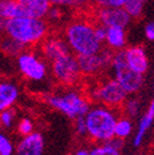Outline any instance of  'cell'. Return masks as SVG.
<instances>
[{
    "instance_id": "cell-1",
    "label": "cell",
    "mask_w": 154,
    "mask_h": 155,
    "mask_svg": "<svg viewBox=\"0 0 154 155\" xmlns=\"http://www.w3.org/2000/svg\"><path fill=\"white\" fill-rule=\"evenodd\" d=\"M2 30L5 36L28 47L41 45L48 36L49 27L45 18L22 15L15 18H2Z\"/></svg>"
},
{
    "instance_id": "cell-2",
    "label": "cell",
    "mask_w": 154,
    "mask_h": 155,
    "mask_svg": "<svg viewBox=\"0 0 154 155\" xmlns=\"http://www.w3.org/2000/svg\"><path fill=\"white\" fill-rule=\"evenodd\" d=\"M64 38L76 57L94 54L102 49V42L95 32V24L85 18H76L69 22L64 28Z\"/></svg>"
},
{
    "instance_id": "cell-3",
    "label": "cell",
    "mask_w": 154,
    "mask_h": 155,
    "mask_svg": "<svg viewBox=\"0 0 154 155\" xmlns=\"http://www.w3.org/2000/svg\"><path fill=\"white\" fill-rule=\"evenodd\" d=\"M121 111L105 105L95 104L85 114L88 138L92 143H105L115 137V128Z\"/></svg>"
},
{
    "instance_id": "cell-4",
    "label": "cell",
    "mask_w": 154,
    "mask_h": 155,
    "mask_svg": "<svg viewBox=\"0 0 154 155\" xmlns=\"http://www.w3.org/2000/svg\"><path fill=\"white\" fill-rule=\"evenodd\" d=\"M46 101L52 108L59 111L70 120L84 117L91 108V101L86 92L73 89V86L49 94Z\"/></svg>"
},
{
    "instance_id": "cell-5",
    "label": "cell",
    "mask_w": 154,
    "mask_h": 155,
    "mask_svg": "<svg viewBox=\"0 0 154 155\" xmlns=\"http://www.w3.org/2000/svg\"><path fill=\"white\" fill-rule=\"evenodd\" d=\"M85 92L91 104H100L117 110L121 108L128 96L115 78L102 79L95 83L94 85L89 86Z\"/></svg>"
},
{
    "instance_id": "cell-6",
    "label": "cell",
    "mask_w": 154,
    "mask_h": 155,
    "mask_svg": "<svg viewBox=\"0 0 154 155\" xmlns=\"http://www.w3.org/2000/svg\"><path fill=\"white\" fill-rule=\"evenodd\" d=\"M110 69L112 71L113 78L120 83V85L123 87V90L128 95H136L142 89L144 84L143 74L132 70L127 65L123 49L113 53Z\"/></svg>"
},
{
    "instance_id": "cell-7",
    "label": "cell",
    "mask_w": 154,
    "mask_h": 155,
    "mask_svg": "<svg viewBox=\"0 0 154 155\" xmlns=\"http://www.w3.org/2000/svg\"><path fill=\"white\" fill-rule=\"evenodd\" d=\"M51 73L54 80L64 87H70L79 84L84 76L79 65L78 57L74 53H68L51 63Z\"/></svg>"
},
{
    "instance_id": "cell-8",
    "label": "cell",
    "mask_w": 154,
    "mask_h": 155,
    "mask_svg": "<svg viewBox=\"0 0 154 155\" xmlns=\"http://www.w3.org/2000/svg\"><path fill=\"white\" fill-rule=\"evenodd\" d=\"M16 67L25 79L32 83L43 81L48 74L45 58L31 51H24L16 57Z\"/></svg>"
},
{
    "instance_id": "cell-9",
    "label": "cell",
    "mask_w": 154,
    "mask_h": 155,
    "mask_svg": "<svg viewBox=\"0 0 154 155\" xmlns=\"http://www.w3.org/2000/svg\"><path fill=\"white\" fill-rule=\"evenodd\" d=\"M115 51L110 48H102L100 52L88 54V55H80L78 57L79 65L82 69V73L84 76H95L104 73L106 69L111 68L112 58H113Z\"/></svg>"
},
{
    "instance_id": "cell-10",
    "label": "cell",
    "mask_w": 154,
    "mask_h": 155,
    "mask_svg": "<svg viewBox=\"0 0 154 155\" xmlns=\"http://www.w3.org/2000/svg\"><path fill=\"white\" fill-rule=\"evenodd\" d=\"M41 55L48 62H54L58 58L70 53V48L64 37L61 36H47L40 45Z\"/></svg>"
},
{
    "instance_id": "cell-11",
    "label": "cell",
    "mask_w": 154,
    "mask_h": 155,
    "mask_svg": "<svg viewBox=\"0 0 154 155\" xmlns=\"http://www.w3.org/2000/svg\"><path fill=\"white\" fill-rule=\"evenodd\" d=\"M132 17L123 8H99L96 21L106 27H127Z\"/></svg>"
},
{
    "instance_id": "cell-12",
    "label": "cell",
    "mask_w": 154,
    "mask_h": 155,
    "mask_svg": "<svg viewBox=\"0 0 154 155\" xmlns=\"http://www.w3.org/2000/svg\"><path fill=\"white\" fill-rule=\"evenodd\" d=\"M45 139L40 132L24 135L16 144L15 155H43Z\"/></svg>"
},
{
    "instance_id": "cell-13",
    "label": "cell",
    "mask_w": 154,
    "mask_h": 155,
    "mask_svg": "<svg viewBox=\"0 0 154 155\" xmlns=\"http://www.w3.org/2000/svg\"><path fill=\"white\" fill-rule=\"evenodd\" d=\"M125 53V58L127 65L139 74H146V71L148 70L149 67V61L146 51L143 49V47L141 46H131L126 49H123Z\"/></svg>"
},
{
    "instance_id": "cell-14",
    "label": "cell",
    "mask_w": 154,
    "mask_h": 155,
    "mask_svg": "<svg viewBox=\"0 0 154 155\" xmlns=\"http://www.w3.org/2000/svg\"><path fill=\"white\" fill-rule=\"evenodd\" d=\"M26 16L46 18L52 3L51 0H17Z\"/></svg>"
},
{
    "instance_id": "cell-15",
    "label": "cell",
    "mask_w": 154,
    "mask_h": 155,
    "mask_svg": "<svg viewBox=\"0 0 154 155\" xmlns=\"http://www.w3.org/2000/svg\"><path fill=\"white\" fill-rule=\"evenodd\" d=\"M20 97V89L17 84L4 80L0 84V111L12 107Z\"/></svg>"
},
{
    "instance_id": "cell-16",
    "label": "cell",
    "mask_w": 154,
    "mask_h": 155,
    "mask_svg": "<svg viewBox=\"0 0 154 155\" xmlns=\"http://www.w3.org/2000/svg\"><path fill=\"white\" fill-rule=\"evenodd\" d=\"M153 122H154V97H153L152 102L149 104V107H148L147 112L142 116V118L139 121L137 133L133 138V145L134 147H141V144H142V142L146 137V134L150 129Z\"/></svg>"
},
{
    "instance_id": "cell-17",
    "label": "cell",
    "mask_w": 154,
    "mask_h": 155,
    "mask_svg": "<svg viewBox=\"0 0 154 155\" xmlns=\"http://www.w3.org/2000/svg\"><path fill=\"white\" fill-rule=\"evenodd\" d=\"M106 45L110 49L117 52L122 51L127 42V35L125 27H107Z\"/></svg>"
},
{
    "instance_id": "cell-18",
    "label": "cell",
    "mask_w": 154,
    "mask_h": 155,
    "mask_svg": "<svg viewBox=\"0 0 154 155\" xmlns=\"http://www.w3.org/2000/svg\"><path fill=\"white\" fill-rule=\"evenodd\" d=\"M0 15H2V18H15L25 14L17 0H2Z\"/></svg>"
},
{
    "instance_id": "cell-19",
    "label": "cell",
    "mask_w": 154,
    "mask_h": 155,
    "mask_svg": "<svg viewBox=\"0 0 154 155\" xmlns=\"http://www.w3.org/2000/svg\"><path fill=\"white\" fill-rule=\"evenodd\" d=\"M2 51L8 57H17L24 51H26V46L20 43L16 40H14L11 37L5 36L2 41Z\"/></svg>"
},
{
    "instance_id": "cell-20",
    "label": "cell",
    "mask_w": 154,
    "mask_h": 155,
    "mask_svg": "<svg viewBox=\"0 0 154 155\" xmlns=\"http://www.w3.org/2000/svg\"><path fill=\"white\" fill-rule=\"evenodd\" d=\"M141 101L137 97V96H134V95H128L127 96V99L125 100L123 105L121 106L120 111L122 114L127 116V117L129 118H134V117H137V116L139 114V111H141Z\"/></svg>"
},
{
    "instance_id": "cell-21",
    "label": "cell",
    "mask_w": 154,
    "mask_h": 155,
    "mask_svg": "<svg viewBox=\"0 0 154 155\" xmlns=\"http://www.w3.org/2000/svg\"><path fill=\"white\" fill-rule=\"evenodd\" d=\"M132 130H133L132 118L121 113V116L119 117V121L116 123V128H115V137L125 140L132 134Z\"/></svg>"
},
{
    "instance_id": "cell-22",
    "label": "cell",
    "mask_w": 154,
    "mask_h": 155,
    "mask_svg": "<svg viewBox=\"0 0 154 155\" xmlns=\"http://www.w3.org/2000/svg\"><path fill=\"white\" fill-rule=\"evenodd\" d=\"M90 155H121V150L111 145L109 142L95 143L90 149Z\"/></svg>"
},
{
    "instance_id": "cell-23",
    "label": "cell",
    "mask_w": 154,
    "mask_h": 155,
    "mask_svg": "<svg viewBox=\"0 0 154 155\" xmlns=\"http://www.w3.org/2000/svg\"><path fill=\"white\" fill-rule=\"evenodd\" d=\"M143 0H126L123 9L128 12L132 18H138L143 14Z\"/></svg>"
},
{
    "instance_id": "cell-24",
    "label": "cell",
    "mask_w": 154,
    "mask_h": 155,
    "mask_svg": "<svg viewBox=\"0 0 154 155\" xmlns=\"http://www.w3.org/2000/svg\"><path fill=\"white\" fill-rule=\"evenodd\" d=\"M91 0H51L52 5L68 9H82L89 5Z\"/></svg>"
},
{
    "instance_id": "cell-25",
    "label": "cell",
    "mask_w": 154,
    "mask_h": 155,
    "mask_svg": "<svg viewBox=\"0 0 154 155\" xmlns=\"http://www.w3.org/2000/svg\"><path fill=\"white\" fill-rule=\"evenodd\" d=\"M15 121H16V111L12 107L2 110V112H0V123H2L4 128L10 129L14 126Z\"/></svg>"
},
{
    "instance_id": "cell-26",
    "label": "cell",
    "mask_w": 154,
    "mask_h": 155,
    "mask_svg": "<svg viewBox=\"0 0 154 155\" xmlns=\"http://www.w3.org/2000/svg\"><path fill=\"white\" fill-rule=\"evenodd\" d=\"M16 147L4 133L0 135V155H15Z\"/></svg>"
},
{
    "instance_id": "cell-27",
    "label": "cell",
    "mask_w": 154,
    "mask_h": 155,
    "mask_svg": "<svg viewBox=\"0 0 154 155\" xmlns=\"http://www.w3.org/2000/svg\"><path fill=\"white\" fill-rule=\"evenodd\" d=\"M33 128H35V124H33V122H32L28 117L21 118L20 121L17 122V124H16V130H17L18 134L21 135V137L33 133V132H35Z\"/></svg>"
},
{
    "instance_id": "cell-28",
    "label": "cell",
    "mask_w": 154,
    "mask_h": 155,
    "mask_svg": "<svg viewBox=\"0 0 154 155\" xmlns=\"http://www.w3.org/2000/svg\"><path fill=\"white\" fill-rule=\"evenodd\" d=\"M74 122V132L78 137H88V127L85 122V116L79 117L76 120H73Z\"/></svg>"
},
{
    "instance_id": "cell-29",
    "label": "cell",
    "mask_w": 154,
    "mask_h": 155,
    "mask_svg": "<svg viewBox=\"0 0 154 155\" xmlns=\"http://www.w3.org/2000/svg\"><path fill=\"white\" fill-rule=\"evenodd\" d=\"M47 21L52 22V24H57V22H59L62 18H63V12H62V8L59 6H55V5H52L47 16Z\"/></svg>"
},
{
    "instance_id": "cell-30",
    "label": "cell",
    "mask_w": 154,
    "mask_h": 155,
    "mask_svg": "<svg viewBox=\"0 0 154 155\" xmlns=\"http://www.w3.org/2000/svg\"><path fill=\"white\" fill-rule=\"evenodd\" d=\"M98 8H123L126 0H91Z\"/></svg>"
},
{
    "instance_id": "cell-31",
    "label": "cell",
    "mask_w": 154,
    "mask_h": 155,
    "mask_svg": "<svg viewBox=\"0 0 154 155\" xmlns=\"http://www.w3.org/2000/svg\"><path fill=\"white\" fill-rule=\"evenodd\" d=\"M95 32H96V36H98L99 40L104 43L106 41V35H107V27L102 24H95Z\"/></svg>"
},
{
    "instance_id": "cell-32",
    "label": "cell",
    "mask_w": 154,
    "mask_h": 155,
    "mask_svg": "<svg viewBox=\"0 0 154 155\" xmlns=\"http://www.w3.org/2000/svg\"><path fill=\"white\" fill-rule=\"evenodd\" d=\"M144 36L148 41L154 42V22H149L144 27Z\"/></svg>"
},
{
    "instance_id": "cell-33",
    "label": "cell",
    "mask_w": 154,
    "mask_h": 155,
    "mask_svg": "<svg viewBox=\"0 0 154 155\" xmlns=\"http://www.w3.org/2000/svg\"><path fill=\"white\" fill-rule=\"evenodd\" d=\"M73 155H90V149H78L73 153Z\"/></svg>"
},
{
    "instance_id": "cell-34",
    "label": "cell",
    "mask_w": 154,
    "mask_h": 155,
    "mask_svg": "<svg viewBox=\"0 0 154 155\" xmlns=\"http://www.w3.org/2000/svg\"><path fill=\"white\" fill-rule=\"evenodd\" d=\"M143 2H147V0H143Z\"/></svg>"
}]
</instances>
